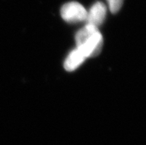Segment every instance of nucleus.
Returning <instances> with one entry per match:
<instances>
[{"label":"nucleus","instance_id":"2","mask_svg":"<svg viewBox=\"0 0 146 145\" xmlns=\"http://www.w3.org/2000/svg\"><path fill=\"white\" fill-rule=\"evenodd\" d=\"M62 18L70 23L85 22L88 11L77 2H70L65 4L61 8Z\"/></svg>","mask_w":146,"mask_h":145},{"label":"nucleus","instance_id":"1","mask_svg":"<svg viewBox=\"0 0 146 145\" xmlns=\"http://www.w3.org/2000/svg\"><path fill=\"white\" fill-rule=\"evenodd\" d=\"M76 48L85 58L96 56L102 50L103 38L99 29L86 24L76 33L75 36Z\"/></svg>","mask_w":146,"mask_h":145},{"label":"nucleus","instance_id":"3","mask_svg":"<svg viewBox=\"0 0 146 145\" xmlns=\"http://www.w3.org/2000/svg\"><path fill=\"white\" fill-rule=\"evenodd\" d=\"M107 14V7L101 2H96L88 11L87 19L85 22L87 24L94 26L98 28L103 23Z\"/></svg>","mask_w":146,"mask_h":145},{"label":"nucleus","instance_id":"5","mask_svg":"<svg viewBox=\"0 0 146 145\" xmlns=\"http://www.w3.org/2000/svg\"><path fill=\"white\" fill-rule=\"evenodd\" d=\"M108 4V8L112 13H117L123 4L124 0H106Z\"/></svg>","mask_w":146,"mask_h":145},{"label":"nucleus","instance_id":"4","mask_svg":"<svg viewBox=\"0 0 146 145\" xmlns=\"http://www.w3.org/2000/svg\"><path fill=\"white\" fill-rule=\"evenodd\" d=\"M86 59L85 56L77 49L75 48L69 53L64 63V68L67 71L71 72L77 69Z\"/></svg>","mask_w":146,"mask_h":145}]
</instances>
